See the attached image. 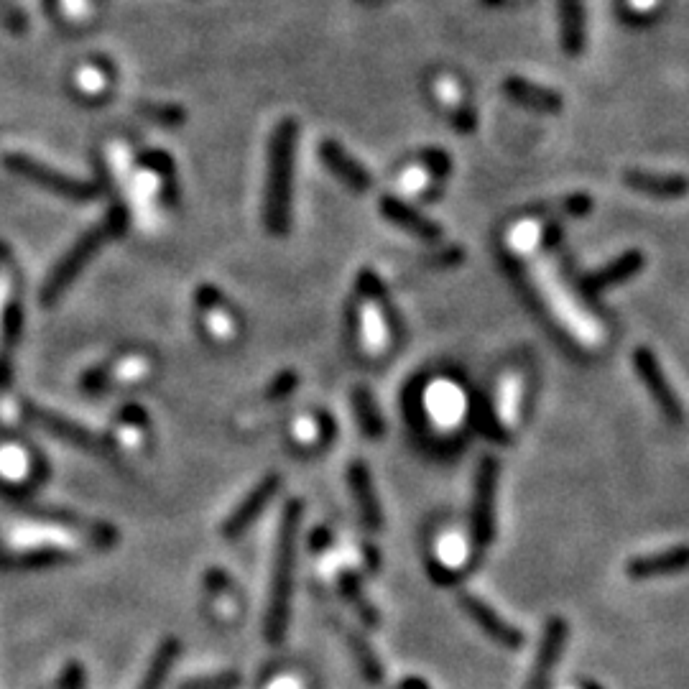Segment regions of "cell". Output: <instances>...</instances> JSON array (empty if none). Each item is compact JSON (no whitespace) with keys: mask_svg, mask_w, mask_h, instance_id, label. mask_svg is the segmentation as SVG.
<instances>
[{"mask_svg":"<svg viewBox=\"0 0 689 689\" xmlns=\"http://www.w3.org/2000/svg\"><path fill=\"white\" fill-rule=\"evenodd\" d=\"M299 123L284 118L268 143L266 192H263V223L271 235H286L291 228L294 200V161H297Z\"/></svg>","mask_w":689,"mask_h":689,"instance_id":"obj_1","label":"cell"},{"mask_svg":"<svg viewBox=\"0 0 689 689\" xmlns=\"http://www.w3.org/2000/svg\"><path fill=\"white\" fill-rule=\"evenodd\" d=\"M304 503L289 501L281 516L279 541L274 554V575H271V593H268L266 618H263V633L268 644H281L286 638L291 613V585H294V564H297V539L302 526Z\"/></svg>","mask_w":689,"mask_h":689,"instance_id":"obj_2","label":"cell"},{"mask_svg":"<svg viewBox=\"0 0 689 689\" xmlns=\"http://www.w3.org/2000/svg\"><path fill=\"white\" fill-rule=\"evenodd\" d=\"M126 228H128V210L123 205H113L108 210V215H105L103 223L90 228L85 235H80V238L72 243V248L59 258L54 271L46 276L44 286H41V304H44V307L57 304V299L62 297L64 291L75 284L77 276L85 271V266L92 261V256H95V253L100 251L108 240L126 233Z\"/></svg>","mask_w":689,"mask_h":689,"instance_id":"obj_3","label":"cell"},{"mask_svg":"<svg viewBox=\"0 0 689 689\" xmlns=\"http://www.w3.org/2000/svg\"><path fill=\"white\" fill-rule=\"evenodd\" d=\"M496 490H498V462L496 457H483L475 473L473 508H470V539H473V559H483L488 547L496 539Z\"/></svg>","mask_w":689,"mask_h":689,"instance_id":"obj_4","label":"cell"},{"mask_svg":"<svg viewBox=\"0 0 689 689\" xmlns=\"http://www.w3.org/2000/svg\"><path fill=\"white\" fill-rule=\"evenodd\" d=\"M8 171L18 174L26 182L36 184V187L46 189V192L57 194L62 200L69 202H92L100 194V189L95 187L92 182H85V179H75L64 174V171L52 169V166L41 164L39 159H31L26 154H6L3 159Z\"/></svg>","mask_w":689,"mask_h":689,"instance_id":"obj_5","label":"cell"},{"mask_svg":"<svg viewBox=\"0 0 689 689\" xmlns=\"http://www.w3.org/2000/svg\"><path fill=\"white\" fill-rule=\"evenodd\" d=\"M26 416H29L36 427H41L44 432L54 434V437L62 439V442H67V445L77 447V450L90 452V455H97V457H113L115 455L113 445H110L108 439H103L100 434L90 432V429L80 427L77 422H69V419L54 414V411H46L36 404H26Z\"/></svg>","mask_w":689,"mask_h":689,"instance_id":"obj_6","label":"cell"},{"mask_svg":"<svg viewBox=\"0 0 689 689\" xmlns=\"http://www.w3.org/2000/svg\"><path fill=\"white\" fill-rule=\"evenodd\" d=\"M633 368H636L638 378L644 381L646 391H649V396L654 399V404L659 406L661 414L667 416L672 424H682V404H679L674 388L669 386V378L661 371L656 355L651 353L649 348H636V353H633Z\"/></svg>","mask_w":689,"mask_h":689,"instance_id":"obj_7","label":"cell"},{"mask_svg":"<svg viewBox=\"0 0 689 689\" xmlns=\"http://www.w3.org/2000/svg\"><path fill=\"white\" fill-rule=\"evenodd\" d=\"M567 638H570V626L564 618H552L544 628V636H541L539 651L534 656V664H531V674L526 679V689H552V677L554 669H557L559 659L564 656L567 649Z\"/></svg>","mask_w":689,"mask_h":689,"instance_id":"obj_8","label":"cell"},{"mask_svg":"<svg viewBox=\"0 0 689 689\" xmlns=\"http://www.w3.org/2000/svg\"><path fill=\"white\" fill-rule=\"evenodd\" d=\"M460 608L465 610L467 618H470V621H473L475 626H478L480 631H483L485 636L490 638V641L501 644L503 649L519 651L521 646L526 644V636L521 633V628H516L513 623H508L506 618L490 608L485 600L475 598V595H462Z\"/></svg>","mask_w":689,"mask_h":689,"instance_id":"obj_9","label":"cell"},{"mask_svg":"<svg viewBox=\"0 0 689 689\" xmlns=\"http://www.w3.org/2000/svg\"><path fill=\"white\" fill-rule=\"evenodd\" d=\"M279 488H281L279 475H268V478H263L261 483H258L256 488H253L251 493H248L238 506H235V511L230 513L228 519H225V524H223L225 539H238V536H243L245 531L251 529L253 521L266 511L268 501L279 493Z\"/></svg>","mask_w":689,"mask_h":689,"instance_id":"obj_10","label":"cell"},{"mask_svg":"<svg viewBox=\"0 0 689 689\" xmlns=\"http://www.w3.org/2000/svg\"><path fill=\"white\" fill-rule=\"evenodd\" d=\"M319 159L322 164L330 169V174H335L342 184L353 192H368L373 187V177L371 171L365 169L353 154L342 149L340 143L332 141V138H325L319 143Z\"/></svg>","mask_w":689,"mask_h":689,"instance_id":"obj_11","label":"cell"},{"mask_svg":"<svg viewBox=\"0 0 689 689\" xmlns=\"http://www.w3.org/2000/svg\"><path fill=\"white\" fill-rule=\"evenodd\" d=\"M381 215L386 217L388 223H393L396 228L406 230V233L416 235L419 240H427V243H439L445 230L439 228L434 220H429L424 212H419L416 207H411L409 202L393 197V194H386L381 197V205H378Z\"/></svg>","mask_w":689,"mask_h":689,"instance_id":"obj_12","label":"cell"},{"mask_svg":"<svg viewBox=\"0 0 689 689\" xmlns=\"http://www.w3.org/2000/svg\"><path fill=\"white\" fill-rule=\"evenodd\" d=\"M689 570V547H674L667 552L641 554L626 564V575L631 580H656V577H672Z\"/></svg>","mask_w":689,"mask_h":689,"instance_id":"obj_13","label":"cell"},{"mask_svg":"<svg viewBox=\"0 0 689 689\" xmlns=\"http://www.w3.org/2000/svg\"><path fill=\"white\" fill-rule=\"evenodd\" d=\"M348 483H350V493H353L355 503H358V511H360V519H363V524L368 526L371 531H381L383 529V508H381V501H378V496H376V488H373L371 470H368V465H365L363 460L350 462Z\"/></svg>","mask_w":689,"mask_h":689,"instance_id":"obj_14","label":"cell"},{"mask_svg":"<svg viewBox=\"0 0 689 689\" xmlns=\"http://www.w3.org/2000/svg\"><path fill=\"white\" fill-rule=\"evenodd\" d=\"M623 184L633 192L659 197V200H679L689 194V177L684 174H661V171L628 169L623 174Z\"/></svg>","mask_w":689,"mask_h":689,"instance_id":"obj_15","label":"cell"},{"mask_svg":"<svg viewBox=\"0 0 689 689\" xmlns=\"http://www.w3.org/2000/svg\"><path fill=\"white\" fill-rule=\"evenodd\" d=\"M644 266H646L644 253L626 251L618 258H613L608 266L598 268V271H593V274H587L585 279H582V286H585L587 294H600V291H608V289H613V286L626 284V281L633 279V276H636Z\"/></svg>","mask_w":689,"mask_h":689,"instance_id":"obj_16","label":"cell"},{"mask_svg":"<svg viewBox=\"0 0 689 689\" xmlns=\"http://www.w3.org/2000/svg\"><path fill=\"white\" fill-rule=\"evenodd\" d=\"M503 92L511 97L513 103L524 105V108L529 110H536V113H559V110L564 108V100L557 90H552V87H541L519 75L506 77Z\"/></svg>","mask_w":689,"mask_h":689,"instance_id":"obj_17","label":"cell"},{"mask_svg":"<svg viewBox=\"0 0 689 689\" xmlns=\"http://www.w3.org/2000/svg\"><path fill=\"white\" fill-rule=\"evenodd\" d=\"M23 327V307L18 297L3 309V322H0V391H6L11 386L13 378V353H16L18 337H21Z\"/></svg>","mask_w":689,"mask_h":689,"instance_id":"obj_18","label":"cell"},{"mask_svg":"<svg viewBox=\"0 0 689 689\" xmlns=\"http://www.w3.org/2000/svg\"><path fill=\"white\" fill-rule=\"evenodd\" d=\"M557 11L564 52L570 54V57H577V54L585 52L587 44L585 3L582 0H557Z\"/></svg>","mask_w":689,"mask_h":689,"instance_id":"obj_19","label":"cell"},{"mask_svg":"<svg viewBox=\"0 0 689 689\" xmlns=\"http://www.w3.org/2000/svg\"><path fill=\"white\" fill-rule=\"evenodd\" d=\"M179 651H182L179 638H166V641H161L159 649L151 656L149 667L143 672L141 682H138V689H164L166 677H169L174 661L179 659Z\"/></svg>","mask_w":689,"mask_h":689,"instance_id":"obj_20","label":"cell"},{"mask_svg":"<svg viewBox=\"0 0 689 689\" xmlns=\"http://www.w3.org/2000/svg\"><path fill=\"white\" fill-rule=\"evenodd\" d=\"M353 411L355 419H358L360 432L368 439H381L386 434V422H383V414L378 409L373 393L365 386H358L353 391Z\"/></svg>","mask_w":689,"mask_h":689,"instance_id":"obj_21","label":"cell"},{"mask_svg":"<svg viewBox=\"0 0 689 689\" xmlns=\"http://www.w3.org/2000/svg\"><path fill=\"white\" fill-rule=\"evenodd\" d=\"M72 559V552L64 549H26V552H8L6 557H0V567L6 570H41V567H52V564H62Z\"/></svg>","mask_w":689,"mask_h":689,"instance_id":"obj_22","label":"cell"},{"mask_svg":"<svg viewBox=\"0 0 689 689\" xmlns=\"http://www.w3.org/2000/svg\"><path fill=\"white\" fill-rule=\"evenodd\" d=\"M337 628H340L342 636H345V641H348L350 651H353V656H355V661H358V669L363 672V677L368 679L371 684L383 682L381 659H378L376 651L371 649V644H368L363 636H358L355 631H350L345 623H337Z\"/></svg>","mask_w":689,"mask_h":689,"instance_id":"obj_23","label":"cell"},{"mask_svg":"<svg viewBox=\"0 0 689 689\" xmlns=\"http://www.w3.org/2000/svg\"><path fill=\"white\" fill-rule=\"evenodd\" d=\"M340 593H342V598L348 600V603L353 605L355 610H358L360 621H363L365 626L376 628L378 623H381V615H378V610L373 608L371 600L363 595V587H360L358 575H353V572H342L340 575Z\"/></svg>","mask_w":689,"mask_h":689,"instance_id":"obj_24","label":"cell"},{"mask_svg":"<svg viewBox=\"0 0 689 689\" xmlns=\"http://www.w3.org/2000/svg\"><path fill=\"white\" fill-rule=\"evenodd\" d=\"M243 677L238 672L210 674V677H194L179 684V689H238Z\"/></svg>","mask_w":689,"mask_h":689,"instance_id":"obj_25","label":"cell"},{"mask_svg":"<svg viewBox=\"0 0 689 689\" xmlns=\"http://www.w3.org/2000/svg\"><path fill=\"white\" fill-rule=\"evenodd\" d=\"M141 115H146L149 120H154V123H161V126H182L184 123V110L179 108V105H161V103H149V105H141Z\"/></svg>","mask_w":689,"mask_h":689,"instance_id":"obj_26","label":"cell"},{"mask_svg":"<svg viewBox=\"0 0 689 689\" xmlns=\"http://www.w3.org/2000/svg\"><path fill=\"white\" fill-rule=\"evenodd\" d=\"M0 23L6 26L11 34L23 36L29 31V16L23 13L16 0H0Z\"/></svg>","mask_w":689,"mask_h":689,"instance_id":"obj_27","label":"cell"},{"mask_svg":"<svg viewBox=\"0 0 689 689\" xmlns=\"http://www.w3.org/2000/svg\"><path fill=\"white\" fill-rule=\"evenodd\" d=\"M110 383V368L108 365H100V368H92V371L85 373V378H82V388H85L87 393H100L105 386Z\"/></svg>","mask_w":689,"mask_h":689,"instance_id":"obj_28","label":"cell"},{"mask_svg":"<svg viewBox=\"0 0 689 689\" xmlns=\"http://www.w3.org/2000/svg\"><path fill=\"white\" fill-rule=\"evenodd\" d=\"M422 161L429 166V169L434 171V174H437V177H445L447 171L452 169L450 156H447L445 151H439V149H427V151H424Z\"/></svg>","mask_w":689,"mask_h":689,"instance_id":"obj_29","label":"cell"},{"mask_svg":"<svg viewBox=\"0 0 689 689\" xmlns=\"http://www.w3.org/2000/svg\"><path fill=\"white\" fill-rule=\"evenodd\" d=\"M297 383H299L297 373H291V371L281 373V376L274 381V386H271V391H268V396H271V399H284V396H289V393L297 388Z\"/></svg>","mask_w":689,"mask_h":689,"instance_id":"obj_30","label":"cell"},{"mask_svg":"<svg viewBox=\"0 0 689 689\" xmlns=\"http://www.w3.org/2000/svg\"><path fill=\"white\" fill-rule=\"evenodd\" d=\"M564 210L572 215H587L593 210V197L590 194H572L570 200H564Z\"/></svg>","mask_w":689,"mask_h":689,"instance_id":"obj_31","label":"cell"},{"mask_svg":"<svg viewBox=\"0 0 689 689\" xmlns=\"http://www.w3.org/2000/svg\"><path fill=\"white\" fill-rule=\"evenodd\" d=\"M95 3H103V0H95Z\"/></svg>","mask_w":689,"mask_h":689,"instance_id":"obj_32","label":"cell"}]
</instances>
